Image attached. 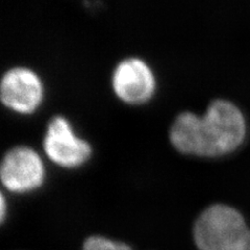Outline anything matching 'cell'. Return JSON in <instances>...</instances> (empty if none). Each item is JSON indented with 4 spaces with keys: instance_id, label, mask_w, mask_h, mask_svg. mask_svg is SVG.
<instances>
[{
    "instance_id": "1",
    "label": "cell",
    "mask_w": 250,
    "mask_h": 250,
    "mask_svg": "<svg viewBox=\"0 0 250 250\" xmlns=\"http://www.w3.org/2000/svg\"><path fill=\"white\" fill-rule=\"evenodd\" d=\"M170 141L186 155L220 158L243 145L247 137V121L243 112L229 100L216 99L203 115L183 112L170 128Z\"/></svg>"
},
{
    "instance_id": "2",
    "label": "cell",
    "mask_w": 250,
    "mask_h": 250,
    "mask_svg": "<svg viewBox=\"0 0 250 250\" xmlns=\"http://www.w3.org/2000/svg\"><path fill=\"white\" fill-rule=\"evenodd\" d=\"M198 250H250V229L238 209L215 203L205 208L193 226Z\"/></svg>"
},
{
    "instance_id": "3",
    "label": "cell",
    "mask_w": 250,
    "mask_h": 250,
    "mask_svg": "<svg viewBox=\"0 0 250 250\" xmlns=\"http://www.w3.org/2000/svg\"><path fill=\"white\" fill-rule=\"evenodd\" d=\"M43 147L47 158L66 169L82 167L91 159L93 152L90 143L77 137L71 123L62 116H54L49 121Z\"/></svg>"
},
{
    "instance_id": "4",
    "label": "cell",
    "mask_w": 250,
    "mask_h": 250,
    "mask_svg": "<svg viewBox=\"0 0 250 250\" xmlns=\"http://www.w3.org/2000/svg\"><path fill=\"white\" fill-rule=\"evenodd\" d=\"M41 156L33 148L17 146L7 151L1 162L0 177L6 191L26 194L41 188L45 181Z\"/></svg>"
},
{
    "instance_id": "5",
    "label": "cell",
    "mask_w": 250,
    "mask_h": 250,
    "mask_svg": "<svg viewBox=\"0 0 250 250\" xmlns=\"http://www.w3.org/2000/svg\"><path fill=\"white\" fill-rule=\"evenodd\" d=\"M0 96L2 104L12 111L22 115L33 114L44 98L43 83L33 70L15 67L4 73Z\"/></svg>"
},
{
    "instance_id": "6",
    "label": "cell",
    "mask_w": 250,
    "mask_h": 250,
    "mask_svg": "<svg viewBox=\"0 0 250 250\" xmlns=\"http://www.w3.org/2000/svg\"><path fill=\"white\" fill-rule=\"evenodd\" d=\"M113 90L123 103L139 105L149 101L156 88L151 68L138 58H128L116 66L112 76Z\"/></svg>"
},
{
    "instance_id": "7",
    "label": "cell",
    "mask_w": 250,
    "mask_h": 250,
    "mask_svg": "<svg viewBox=\"0 0 250 250\" xmlns=\"http://www.w3.org/2000/svg\"><path fill=\"white\" fill-rule=\"evenodd\" d=\"M83 250H134L128 244L104 236L94 234L84 240Z\"/></svg>"
},
{
    "instance_id": "8",
    "label": "cell",
    "mask_w": 250,
    "mask_h": 250,
    "mask_svg": "<svg viewBox=\"0 0 250 250\" xmlns=\"http://www.w3.org/2000/svg\"><path fill=\"white\" fill-rule=\"evenodd\" d=\"M7 203L6 199L4 197V194H1V198H0V220L1 222H4L6 218V212H7Z\"/></svg>"
}]
</instances>
